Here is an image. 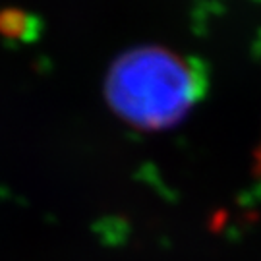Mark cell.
<instances>
[{
    "label": "cell",
    "mask_w": 261,
    "mask_h": 261,
    "mask_svg": "<svg viewBox=\"0 0 261 261\" xmlns=\"http://www.w3.org/2000/svg\"><path fill=\"white\" fill-rule=\"evenodd\" d=\"M203 66L165 47L122 53L105 77L114 114L138 130H167L184 120L205 95Z\"/></svg>",
    "instance_id": "1"
}]
</instances>
